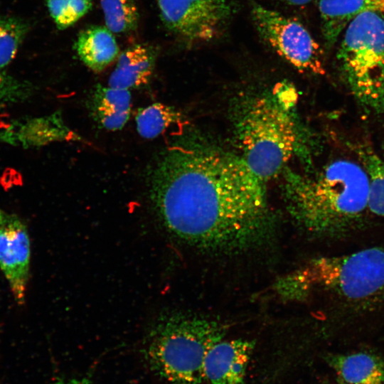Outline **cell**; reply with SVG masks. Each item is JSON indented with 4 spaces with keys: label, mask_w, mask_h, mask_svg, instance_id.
<instances>
[{
    "label": "cell",
    "mask_w": 384,
    "mask_h": 384,
    "mask_svg": "<svg viewBox=\"0 0 384 384\" xmlns=\"http://www.w3.org/2000/svg\"><path fill=\"white\" fill-rule=\"evenodd\" d=\"M90 110L94 119L102 127L110 131L119 130L130 115L129 90L98 85L90 101Z\"/></svg>",
    "instance_id": "5bb4252c"
},
{
    "label": "cell",
    "mask_w": 384,
    "mask_h": 384,
    "mask_svg": "<svg viewBox=\"0 0 384 384\" xmlns=\"http://www.w3.org/2000/svg\"><path fill=\"white\" fill-rule=\"evenodd\" d=\"M50 16L60 30L66 29L85 16L92 0H46Z\"/></svg>",
    "instance_id": "ffe728a7"
},
{
    "label": "cell",
    "mask_w": 384,
    "mask_h": 384,
    "mask_svg": "<svg viewBox=\"0 0 384 384\" xmlns=\"http://www.w3.org/2000/svg\"><path fill=\"white\" fill-rule=\"evenodd\" d=\"M105 26L113 33L124 34L138 27L139 14L134 0H100Z\"/></svg>",
    "instance_id": "ac0fdd59"
},
{
    "label": "cell",
    "mask_w": 384,
    "mask_h": 384,
    "mask_svg": "<svg viewBox=\"0 0 384 384\" xmlns=\"http://www.w3.org/2000/svg\"><path fill=\"white\" fill-rule=\"evenodd\" d=\"M328 361L341 384H384V361L374 354L336 355Z\"/></svg>",
    "instance_id": "9a60e30c"
},
{
    "label": "cell",
    "mask_w": 384,
    "mask_h": 384,
    "mask_svg": "<svg viewBox=\"0 0 384 384\" xmlns=\"http://www.w3.org/2000/svg\"><path fill=\"white\" fill-rule=\"evenodd\" d=\"M369 178L348 159L330 162L312 176L294 175L286 185L288 209L304 230L332 236L349 231L368 210Z\"/></svg>",
    "instance_id": "7a4b0ae2"
},
{
    "label": "cell",
    "mask_w": 384,
    "mask_h": 384,
    "mask_svg": "<svg viewBox=\"0 0 384 384\" xmlns=\"http://www.w3.org/2000/svg\"><path fill=\"white\" fill-rule=\"evenodd\" d=\"M251 15L260 37L280 57L299 71L324 73L320 46L301 23L253 0Z\"/></svg>",
    "instance_id": "52a82bcc"
},
{
    "label": "cell",
    "mask_w": 384,
    "mask_h": 384,
    "mask_svg": "<svg viewBox=\"0 0 384 384\" xmlns=\"http://www.w3.org/2000/svg\"><path fill=\"white\" fill-rule=\"evenodd\" d=\"M358 154L369 178L368 210L384 217V160L367 147L360 148Z\"/></svg>",
    "instance_id": "e0dca14e"
},
{
    "label": "cell",
    "mask_w": 384,
    "mask_h": 384,
    "mask_svg": "<svg viewBox=\"0 0 384 384\" xmlns=\"http://www.w3.org/2000/svg\"><path fill=\"white\" fill-rule=\"evenodd\" d=\"M283 3L292 6H304L310 3L312 0H278Z\"/></svg>",
    "instance_id": "603a6c76"
},
{
    "label": "cell",
    "mask_w": 384,
    "mask_h": 384,
    "mask_svg": "<svg viewBox=\"0 0 384 384\" xmlns=\"http://www.w3.org/2000/svg\"><path fill=\"white\" fill-rule=\"evenodd\" d=\"M33 93V86L0 71V113L15 104L26 100Z\"/></svg>",
    "instance_id": "44dd1931"
},
{
    "label": "cell",
    "mask_w": 384,
    "mask_h": 384,
    "mask_svg": "<svg viewBox=\"0 0 384 384\" xmlns=\"http://www.w3.org/2000/svg\"><path fill=\"white\" fill-rule=\"evenodd\" d=\"M166 28L190 44L216 38L235 11L232 0H156Z\"/></svg>",
    "instance_id": "ba28073f"
},
{
    "label": "cell",
    "mask_w": 384,
    "mask_h": 384,
    "mask_svg": "<svg viewBox=\"0 0 384 384\" xmlns=\"http://www.w3.org/2000/svg\"><path fill=\"white\" fill-rule=\"evenodd\" d=\"M75 48L81 61L96 73L105 70L119 54L114 33L102 26H93L82 31L77 37Z\"/></svg>",
    "instance_id": "4fadbf2b"
},
{
    "label": "cell",
    "mask_w": 384,
    "mask_h": 384,
    "mask_svg": "<svg viewBox=\"0 0 384 384\" xmlns=\"http://www.w3.org/2000/svg\"><path fill=\"white\" fill-rule=\"evenodd\" d=\"M135 119L139 134L151 139L159 137L171 125L180 123L181 115L172 107L156 102L139 109Z\"/></svg>",
    "instance_id": "2e32d148"
},
{
    "label": "cell",
    "mask_w": 384,
    "mask_h": 384,
    "mask_svg": "<svg viewBox=\"0 0 384 384\" xmlns=\"http://www.w3.org/2000/svg\"><path fill=\"white\" fill-rule=\"evenodd\" d=\"M151 199L169 233L207 252L247 250L272 228L265 183L241 156L216 149L169 147L153 172Z\"/></svg>",
    "instance_id": "6da1fadb"
},
{
    "label": "cell",
    "mask_w": 384,
    "mask_h": 384,
    "mask_svg": "<svg viewBox=\"0 0 384 384\" xmlns=\"http://www.w3.org/2000/svg\"><path fill=\"white\" fill-rule=\"evenodd\" d=\"M29 29V23L22 18L0 16V69L14 59Z\"/></svg>",
    "instance_id": "d6986e66"
},
{
    "label": "cell",
    "mask_w": 384,
    "mask_h": 384,
    "mask_svg": "<svg viewBox=\"0 0 384 384\" xmlns=\"http://www.w3.org/2000/svg\"><path fill=\"white\" fill-rule=\"evenodd\" d=\"M283 95L255 98L238 124L241 157L265 183L281 172L300 144L299 127Z\"/></svg>",
    "instance_id": "277c9868"
},
{
    "label": "cell",
    "mask_w": 384,
    "mask_h": 384,
    "mask_svg": "<svg viewBox=\"0 0 384 384\" xmlns=\"http://www.w3.org/2000/svg\"><path fill=\"white\" fill-rule=\"evenodd\" d=\"M245 339L217 342L204 361V375L210 384H245V374L254 349Z\"/></svg>",
    "instance_id": "30bf717a"
},
{
    "label": "cell",
    "mask_w": 384,
    "mask_h": 384,
    "mask_svg": "<svg viewBox=\"0 0 384 384\" xmlns=\"http://www.w3.org/2000/svg\"><path fill=\"white\" fill-rule=\"evenodd\" d=\"M31 242L24 223L0 208V270L16 302H25L29 276Z\"/></svg>",
    "instance_id": "9c48e42d"
},
{
    "label": "cell",
    "mask_w": 384,
    "mask_h": 384,
    "mask_svg": "<svg viewBox=\"0 0 384 384\" xmlns=\"http://www.w3.org/2000/svg\"><path fill=\"white\" fill-rule=\"evenodd\" d=\"M336 58L351 95L367 112H384V15L364 12L347 26Z\"/></svg>",
    "instance_id": "5b68a950"
},
{
    "label": "cell",
    "mask_w": 384,
    "mask_h": 384,
    "mask_svg": "<svg viewBox=\"0 0 384 384\" xmlns=\"http://www.w3.org/2000/svg\"><path fill=\"white\" fill-rule=\"evenodd\" d=\"M294 280L299 289L319 287L344 299H367L384 291V248L317 259Z\"/></svg>",
    "instance_id": "8992f818"
},
{
    "label": "cell",
    "mask_w": 384,
    "mask_h": 384,
    "mask_svg": "<svg viewBox=\"0 0 384 384\" xmlns=\"http://www.w3.org/2000/svg\"><path fill=\"white\" fill-rule=\"evenodd\" d=\"M319 10L324 44L330 48L358 15L367 11L384 15V0H319Z\"/></svg>",
    "instance_id": "8fae6325"
},
{
    "label": "cell",
    "mask_w": 384,
    "mask_h": 384,
    "mask_svg": "<svg viewBox=\"0 0 384 384\" xmlns=\"http://www.w3.org/2000/svg\"><path fill=\"white\" fill-rule=\"evenodd\" d=\"M339 384H341V383H339Z\"/></svg>",
    "instance_id": "cb8c5ba5"
},
{
    "label": "cell",
    "mask_w": 384,
    "mask_h": 384,
    "mask_svg": "<svg viewBox=\"0 0 384 384\" xmlns=\"http://www.w3.org/2000/svg\"><path fill=\"white\" fill-rule=\"evenodd\" d=\"M156 52L149 46L135 44L120 53L108 86L129 90L146 84L153 73Z\"/></svg>",
    "instance_id": "7c38bea8"
},
{
    "label": "cell",
    "mask_w": 384,
    "mask_h": 384,
    "mask_svg": "<svg viewBox=\"0 0 384 384\" xmlns=\"http://www.w3.org/2000/svg\"><path fill=\"white\" fill-rule=\"evenodd\" d=\"M53 384H92L88 380L81 378V379H68V380H60Z\"/></svg>",
    "instance_id": "7402d4cb"
},
{
    "label": "cell",
    "mask_w": 384,
    "mask_h": 384,
    "mask_svg": "<svg viewBox=\"0 0 384 384\" xmlns=\"http://www.w3.org/2000/svg\"><path fill=\"white\" fill-rule=\"evenodd\" d=\"M225 332V325L202 316L163 314L148 331L142 352L151 370L169 384H203L206 355Z\"/></svg>",
    "instance_id": "3957f363"
}]
</instances>
